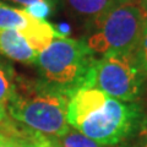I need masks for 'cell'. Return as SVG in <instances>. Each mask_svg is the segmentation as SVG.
Returning <instances> with one entry per match:
<instances>
[{
    "label": "cell",
    "mask_w": 147,
    "mask_h": 147,
    "mask_svg": "<svg viewBox=\"0 0 147 147\" xmlns=\"http://www.w3.org/2000/svg\"><path fill=\"white\" fill-rule=\"evenodd\" d=\"M96 60L85 39L55 38L37 57L39 82L70 98L81 88L96 87Z\"/></svg>",
    "instance_id": "1"
},
{
    "label": "cell",
    "mask_w": 147,
    "mask_h": 147,
    "mask_svg": "<svg viewBox=\"0 0 147 147\" xmlns=\"http://www.w3.org/2000/svg\"><path fill=\"white\" fill-rule=\"evenodd\" d=\"M145 20L132 0H115L102 15L88 24L85 42L97 54H132L140 40Z\"/></svg>",
    "instance_id": "2"
},
{
    "label": "cell",
    "mask_w": 147,
    "mask_h": 147,
    "mask_svg": "<svg viewBox=\"0 0 147 147\" xmlns=\"http://www.w3.org/2000/svg\"><path fill=\"white\" fill-rule=\"evenodd\" d=\"M69 97L38 82L31 87L16 88L9 103V114L15 121L24 124L50 139L60 137L69 131Z\"/></svg>",
    "instance_id": "3"
},
{
    "label": "cell",
    "mask_w": 147,
    "mask_h": 147,
    "mask_svg": "<svg viewBox=\"0 0 147 147\" xmlns=\"http://www.w3.org/2000/svg\"><path fill=\"white\" fill-rule=\"evenodd\" d=\"M144 123L145 114L139 103L107 97L103 107L87 118L79 130L100 145L114 146L137 132Z\"/></svg>",
    "instance_id": "4"
},
{
    "label": "cell",
    "mask_w": 147,
    "mask_h": 147,
    "mask_svg": "<svg viewBox=\"0 0 147 147\" xmlns=\"http://www.w3.org/2000/svg\"><path fill=\"white\" fill-rule=\"evenodd\" d=\"M96 87L123 102H135L142 90L144 76L132 54H104L94 63Z\"/></svg>",
    "instance_id": "5"
},
{
    "label": "cell",
    "mask_w": 147,
    "mask_h": 147,
    "mask_svg": "<svg viewBox=\"0 0 147 147\" xmlns=\"http://www.w3.org/2000/svg\"><path fill=\"white\" fill-rule=\"evenodd\" d=\"M108 96L97 87L81 88L72 94L67 105V123L69 125L79 129L90 115L98 112L104 105Z\"/></svg>",
    "instance_id": "6"
},
{
    "label": "cell",
    "mask_w": 147,
    "mask_h": 147,
    "mask_svg": "<svg viewBox=\"0 0 147 147\" xmlns=\"http://www.w3.org/2000/svg\"><path fill=\"white\" fill-rule=\"evenodd\" d=\"M0 147H55L53 139L5 118L0 123Z\"/></svg>",
    "instance_id": "7"
},
{
    "label": "cell",
    "mask_w": 147,
    "mask_h": 147,
    "mask_svg": "<svg viewBox=\"0 0 147 147\" xmlns=\"http://www.w3.org/2000/svg\"><path fill=\"white\" fill-rule=\"evenodd\" d=\"M0 54L25 64L36 63L38 57V53L16 30H0Z\"/></svg>",
    "instance_id": "8"
},
{
    "label": "cell",
    "mask_w": 147,
    "mask_h": 147,
    "mask_svg": "<svg viewBox=\"0 0 147 147\" xmlns=\"http://www.w3.org/2000/svg\"><path fill=\"white\" fill-rule=\"evenodd\" d=\"M33 21L34 17L25 12L24 9H16L0 1V30H16L22 34Z\"/></svg>",
    "instance_id": "9"
},
{
    "label": "cell",
    "mask_w": 147,
    "mask_h": 147,
    "mask_svg": "<svg viewBox=\"0 0 147 147\" xmlns=\"http://www.w3.org/2000/svg\"><path fill=\"white\" fill-rule=\"evenodd\" d=\"M67 7L76 17L90 24L115 1V0H65Z\"/></svg>",
    "instance_id": "10"
},
{
    "label": "cell",
    "mask_w": 147,
    "mask_h": 147,
    "mask_svg": "<svg viewBox=\"0 0 147 147\" xmlns=\"http://www.w3.org/2000/svg\"><path fill=\"white\" fill-rule=\"evenodd\" d=\"M53 141L55 147H112L100 145L75 129H69L67 132L60 137H55Z\"/></svg>",
    "instance_id": "11"
},
{
    "label": "cell",
    "mask_w": 147,
    "mask_h": 147,
    "mask_svg": "<svg viewBox=\"0 0 147 147\" xmlns=\"http://www.w3.org/2000/svg\"><path fill=\"white\" fill-rule=\"evenodd\" d=\"M16 86L10 74V69L0 64V107L6 108L15 96Z\"/></svg>",
    "instance_id": "12"
},
{
    "label": "cell",
    "mask_w": 147,
    "mask_h": 147,
    "mask_svg": "<svg viewBox=\"0 0 147 147\" xmlns=\"http://www.w3.org/2000/svg\"><path fill=\"white\" fill-rule=\"evenodd\" d=\"M132 57H134L135 63L139 70L141 71L142 76L147 77V22H145L144 25L140 40L136 45L134 53H132Z\"/></svg>",
    "instance_id": "13"
},
{
    "label": "cell",
    "mask_w": 147,
    "mask_h": 147,
    "mask_svg": "<svg viewBox=\"0 0 147 147\" xmlns=\"http://www.w3.org/2000/svg\"><path fill=\"white\" fill-rule=\"evenodd\" d=\"M22 9L25 10V12H27L32 17L38 18V20H45L52 13L53 1L52 0H39V1H36Z\"/></svg>",
    "instance_id": "14"
},
{
    "label": "cell",
    "mask_w": 147,
    "mask_h": 147,
    "mask_svg": "<svg viewBox=\"0 0 147 147\" xmlns=\"http://www.w3.org/2000/svg\"><path fill=\"white\" fill-rule=\"evenodd\" d=\"M54 28H55V31H57L58 36L61 37V38H66V37H69V34H70V32H71L70 26H69L67 24H59V25H55Z\"/></svg>",
    "instance_id": "15"
},
{
    "label": "cell",
    "mask_w": 147,
    "mask_h": 147,
    "mask_svg": "<svg viewBox=\"0 0 147 147\" xmlns=\"http://www.w3.org/2000/svg\"><path fill=\"white\" fill-rule=\"evenodd\" d=\"M7 1H11V3H15L17 4V5H21L22 7H26L31 5V4H33L36 1H39V0H7ZM52 1H54V0H52Z\"/></svg>",
    "instance_id": "16"
},
{
    "label": "cell",
    "mask_w": 147,
    "mask_h": 147,
    "mask_svg": "<svg viewBox=\"0 0 147 147\" xmlns=\"http://www.w3.org/2000/svg\"><path fill=\"white\" fill-rule=\"evenodd\" d=\"M140 9H141V12H142V16H144L145 22H147V0H144V1L140 4Z\"/></svg>",
    "instance_id": "17"
},
{
    "label": "cell",
    "mask_w": 147,
    "mask_h": 147,
    "mask_svg": "<svg viewBox=\"0 0 147 147\" xmlns=\"http://www.w3.org/2000/svg\"><path fill=\"white\" fill-rule=\"evenodd\" d=\"M5 118H6V108L0 107V123H1Z\"/></svg>",
    "instance_id": "18"
},
{
    "label": "cell",
    "mask_w": 147,
    "mask_h": 147,
    "mask_svg": "<svg viewBox=\"0 0 147 147\" xmlns=\"http://www.w3.org/2000/svg\"><path fill=\"white\" fill-rule=\"evenodd\" d=\"M132 1H135V3H137V4H139V5H140V4H141L142 1H144V0H132Z\"/></svg>",
    "instance_id": "19"
},
{
    "label": "cell",
    "mask_w": 147,
    "mask_h": 147,
    "mask_svg": "<svg viewBox=\"0 0 147 147\" xmlns=\"http://www.w3.org/2000/svg\"><path fill=\"white\" fill-rule=\"evenodd\" d=\"M144 147H147V141H146V144H145V146Z\"/></svg>",
    "instance_id": "20"
},
{
    "label": "cell",
    "mask_w": 147,
    "mask_h": 147,
    "mask_svg": "<svg viewBox=\"0 0 147 147\" xmlns=\"http://www.w3.org/2000/svg\"><path fill=\"white\" fill-rule=\"evenodd\" d=\"M119 147H129V146H119Z\"/></svg>",
    "instance_id": "21"
}]
</instances>
